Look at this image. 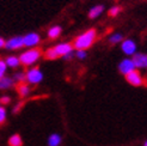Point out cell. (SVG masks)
Here are the masks:
<instances>
[{"mask_svg":"<svg viewBox=\"0 0 147 146\" xmlns=\"http://www.w3.org/2000/svg\"><path fill=\"white\" fill-rule=\"evenodd\" d=\"M94 40H96V30L91 29V30H87L86 32H84L83 35L78 36L73 46L78 50H85L93 45Z\"/></svg>","mask_w":147,"mask_h":146,"instance_id":"1","label":"cell"},{"mask_svg":"<svg viewBox=\"0 0 147 146\" xmlns=\"http://www.w3.org/2000/svg\"><path fill=\"white\" fill-rule=\"evenodd\" d=\"M72 45L69 43H61V45H57L53 48H49L46 52V59L49 60H54L59 56H65L66 54H68L72 52Z\"/></svg>","mask_w":147,"mask_h":146,"instance_id":"2","label":"cell"},{"mask_svg":"<svg viewBox=\"0 0 147 146\" xmlns=\"http://www.w3.org/2000/svg\"><path fill=\"white\" fill-rule=\"evenodd\" d=\"M40 56H41V52L38 49H30L20 55L19 61L23 65H25V66H29V65H32L37 61L40 59Z\"/></svg>","mask_w":147,"mask_h":146,"instance_id":"3","label":"cell"},{"mask_svg":"<svg viewBox=\"0 0 147 146\" xmlns=\"http://www.w3.org/2000/svg\"><path fill=\"white\" fill-rule=\"evenodd\" d=\"M126 79H127V82L133 86H140L144 84V79H142L141 73L135 70L128 73V74H126Z\"/></svg>","mask_w":147,"mask_h":146,"instance_id":"4","label":"cell"},{"mask_svg":"<svg viewBox=\"0 0 147 146\" xmlns=\"http://www.w3.org/2000/svg\"><path fill=\"white\" fill-rule=\"evenodd\" d=\"M25 76H26L28 82L32 83V84H37L43 79V74H42V72L38 68H31L30 71H28V73Z\"/></svg>","mask_w":147,"mask_h":146,"instance_id":"5","label":"cell"},{"mask_svg":"<svg viewBox=\"0 0 147 146\" xmlns=\"http://www.w3.org/2000/svg\"><path fill=\"white\" fill-rule=\"evenodd\" d=\"M136 67L134 65V61L131 59H124L123 61H121V64L119 65V70L122 74H128L131 71H134Z\"/></svg>","mask_w":147,"mask_h":146,"instance_id":"6","label":"cell"},{"mask_svg":"<svg viewBox=\"0 0 147 146\" xmlns=\"http://www.w3.org/2000/svg\"><path fill=\"white\" fill-rule=\"evenodd\" d=\"M40 42V36L35 32H30L23 37V43L26 47H34Z\"/></svg>","mask_w":147,"mask_h":146,"instance_id":"7","label":"cell"},{"mask_svg":"<svg viewBox=\"0 0 147 146\" xmlns=\"http://www.w3.org/2000/svg\"><path fill=\"white\" fill-rule=\"evenodd\" d=\"M122 50L127 55H134L136 52V45L134 41L131 40H126L122 43Z\"/></svg>","mask_w":147,"mask_h":146,"instance_id":"8","label":"cell"},{"mask_svg":"<svg viewBox=\"0 0 147 146\" xmlns=\"http://www.w3.org/2000/svg\"><path fill=\"white\" fill-rule=\"evenodd\" d=\"M134 61L136 68H146L147 67V55L145 54H134V57L131 59Z\"/></svg>","mask_w":147,"mask_h":146,"instance_id":"9","label":"cell"},{"mask_svg":"<svg viewBox=\"0 0 147 146\" xmlns=\"http://www.w3.org/2000/svg\"><path fill=\"white\" fill-rule=\"evenodd\" d=\"M24 46L23 43V37H13L10 41H7L5 43V47L7 49H19Z\"/></svg>","mask_w":147,"mask_h":146,"instance_id":"10","label":"cell"},{"mask_svg":"<svg viewBox=\"0 0 147 146\" xmlns=\"http://www.w3.org/2000/svg\"><path fill=\"white\" fill-rule=\"evenodd\" d=\"M103 10H104V7H103L102 5H98V6L92 7V9L90 10V12H89V17H90V18H97L99 14L103 12Z\"/></svg>","mask_w":147,"mask_h":146,"instance_id":"11","label":"cell"},{"mask_svg":"<svg viewBox=\"0 0 147 146\" xmlns=\"http://www.w3.org/2000/svg\"><path fill=\"white\" fill-rule=\"evenodd\" d=\"M60 143H61V137L59 134H51L49 137V140H48L49 146H59Z\"/></svg>","mask_w":147,"mask_h":146,"instance_id":"12","label":"cell"},{"mask_svg":"<svg viewBox=\"0 0 147 146\" xmlns=\"http://www.w3.org/2000/svg\"><path fill=\"white\" fill-rule=\"evenodd\" d=\"M9 144H10V146H22L23 143H22V138L18 134H14L10 138Z\"/></svg>","mask_w":147,"mask_h":146,"instance_id":"13","label":"cell"},{"mask_svg":"<svg viewBox=\"0 0 147 146\" xmlns=\"http://www.w3.org/2000/svg\"><path fill=\"white\" fill-rule=\"evenodd\" d=\"M19 57H16V56H10V57H7V60H6V65L7 66H10V67H17L19 66Z\"/></svg>","mask_w":147,"mask_h":146,"instance_id":"14","label":"cell"},{"mask_svg":"<svg viewBox=\"0 0 147 146\" xmlns=\"http://www.w3.org/2000/svg\"><path fill=\"white\" fill-rule=\"evenodd\" d=\"M61 32V28L60 26H53V28H50L49 29V31H48V36L50 39H56L59 35H60Z\"/></svg>","mask_w":147,"mask_h":146,"instance_id":"15","label":"cell"},{"mask_svg":"<svg viewBox=\"0 0 147 146\" xmlns=\"http://www.w3.org/2000/svg\"><path fill=\"white\" fill-rule=\"evenodd\" d=\"M12 79L10 78H6V77H3L0 78V89H7V87H10L12 85Z\"/></svg>","mask_w":147,"mask_h":146,"instance_id":"16","label":"cell"},{"mask_svg":"<svg viewBox=\"0 0 147 146\" xmlns=\"http://www.w3.org/2000/svg\"><path fill=\"white\" fill-rule=\"evenodd\" d=\"M18 92H19V95H20L22 97H25L26 95L29 93V87H28V85L20 84V85L18 86Z\"/></svg>","mask_w":147,"mask_h":146,"instance_id":"17","label":"cell"},{"mask_svg":"<svg viewBox=\"0 0 147 146\" xmlns=\"http://www.w3.org/2000/svg\"><path fill=\"white\" fill-rule=\"evenodd\" d=\"M109 40H110V42H111V43L121 42V41H122V35H121V34H115V35H113Z\"/></svg>","mask_w":147,"mask_h":146,"instance_id":"18","label":"cell"},{"mask_svg":"<svg viewBox=\"0 0 147 146\" xmlns=\"http://www.w3.org/2000/svg\"><path fill=\"white\" fill-rule=\"evenodd\" d=\"M5 120H6V110H5V108L0 107V125L4 123Z\"/></svg>","mask_w":147,"mask_h":146,"instance_id":"19","label":"cell"},{"mask_svg":"<svg viewBox=\"0 0 147 146\" xmlns=\"http://www.w3.org/2000/svg\"><path fill=\"white\" fill-rule=\"evenodd\" d=\"M120 11H121L120 7L119 6H115V7H113V9H110L109 14H110V16H113V17H115V16H117V14L120 13Z\"/></svg>","mask_w":147,"mask_h":146,"instance_id":"20","label":"cell"},{"mask_svg":"<svg viewBox=\"0 0 147 146\" xmlns=\"http://www.w3.org/2000/svg\"><path fill=\"white\" fill-rule=\"evenodd\" d=\"M6 62H4V61H1L0 60V78H3L4 77V74H5V72H6Z\"/></svg>","mask_w":147,"mask_h":146,"instance_id":"21","label":"cell"},{"mask_svg":"<svg viewBox=\"0 0 147 146\" xmlns=\"http://www.w3.org/2000/svg\"><path fill=\"white\" fill-rule=\"evenodd\" d=\"M14 79H17L18 82H23L24 79H26V76H25V74H23V73H20V74L18 73V74L14 76Z\"/></svg>","mask_w":147,"mask_h":146,"instance_id":"22","label":"cell"},{"mask_svg":"<svg viewBox=\"0 0 147 146\" xmlns=\"http://www.w3.org/2000/svg\"><path fill=\"white\" fill-rule=\"evenodd\" d=\"M77 56L79 57V59H85V57H86V53L84 52V50H78Z\"/></svg>","mask_w":147,"mask_h":146,"instance_id":"23","label":"cell"},{"mask_svg":"<svg viewBox=\"0 0 147 146\" xmlns=\"http://www.w3.org/2000/svg\"><path fill=\"white\" fill-rule=\"evenodd\" d=\"M9 101H10V98L7 97V96H5V97L1 98V103H5L6 104V103H9Z\"/></svg>","mask_w":147,"mask_h":146,"instance_id":"24","label":"cell"},{"mask_svg":"<svg viewBox=\"0 0 147 146\" xmlns=\"http://www.w3.org/2000/svg\"><path fill=\"white\" fill-rule=\"evenodd\" d=\"M5 43H6V42H5V41H4L1 37H0V48L4 47V46H5Z\"/></svg>","mask_w":147,"mask_h":146,"instance_id":"25","label":"cell"},{"mask_svg":"<svg viewBox=\"0 0 147 146\" xmlns=\"http://www.w3.org/2000/svg\"><path fill=\"white\" fill-rule=\"evenodd\" d=\"M144 146H147V140L145 141V144H144Z\"/></svg>","mask_w":147,"mask_h":146,"instance_id":"26","label":"cell"}]
</instances>
